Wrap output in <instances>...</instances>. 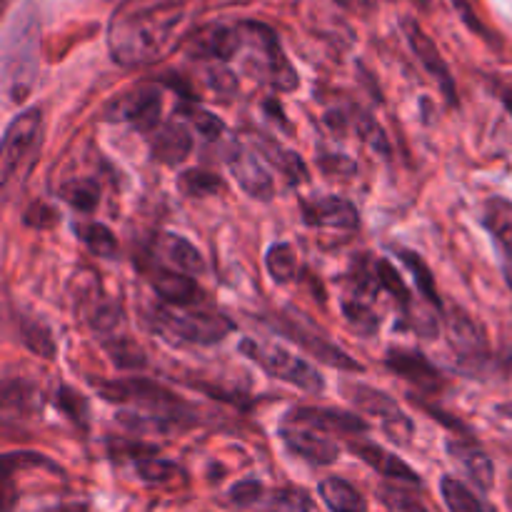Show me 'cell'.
I'll return each mask as SVG.
<instances>
[{
    "label": "cell",
    "mask_w": 512,
    "mask_h": 512,
    "mask_svg": "<svg viewBox=\"0 0 512 512\" xmlns=\"http://www.w3.org/2000/svg\"><path fill=\"white\" fill-rule=\"evenodd\" d=\"M185 15V8L175 0L118 10L108 28L110 55L120 65L155 63L180 38Z\"/></svg>",
    "instance_id": "cell-1"
},
{
    "label": "cell",
    "mask_w": 512,
    "mask_h": 512,
    "mask_svg": "<svg viewBox=\"0 0 512 512\" xmlns=\"http://www.w3.org/2000/svg\"><path fill=\"white\" fill-rule=\"evenodd\" d=\"M240 35H243L240 55H243L245 73L273 85L280 93H290V90L298 88V73L285 58L283 45H280L273 28L255 23V20H245V23H240Z\"/></svg>",
    "instance_id": "cell-2"
},
{
    "label": "cell",
    "mask_w": 512,
    "mask_h": 512,
    "mask_svg": "<svg viewBox=\"0 0 512 512\" xmlns=\"http://www.w3.org/2000/svg\"><path fill=\"white\" fill-rule=\"evenodd\" d=\"M240 353L245 358L253 360L255 365L265 370L270 378H278L283 383L295 385V388L305 390V393H323L325 380L323 375L315 370V365H310L305 358H295L285 348L278 345H263L255 343V340H243L240 343Z\"/></svg>",
    "instance_id": "cell-3"
},
{
    "label": "cell",
    "mask_w": 512,
    "mask_h": 512,
    "mask_svg": "<svg viewBox=\"0 0 512 512\" xmlns=\"http://www.w3.org/2000/svg\"><path fill=\"white\" fill-rule=\"evenodd\" d=\"M153 323L165 335H173V338L195 345H215L235 330V323L225 315L183 313V310L173 308H160Z\"/></svg>",
    "instance_id": "cell-4"
},
{
    "label": "cell",
    "mask_w": 512,
    "mask_h": 512,
    "mask_svg": "<svg viewBox=\"0 0 512 512\" xmlns=\"http://www.w3.org/2000/svg\"><path fill=\"white\" fill-rule=\"evenodd\" d=\"M35 50H38L35 20H18V35L8 40L3 63L5 90H8L10 100H20L28 95L35 78Z\"/></svg>",
    "instance_id": "cell-5"
},
{
    "label": "cell",
    "mask_w": 512,
    "mask_h": 512,
    "mask_svg": "<svg viewBox=\"0 0 512 512\" xmlns=\"http://www.w3.org/2000/svg\"><path fill=\"white\" fill-rule=\"evenodd\" d=\"M163 113V93L158 85H138L120 93L103 108V118L110 123H130L143 133H155L160 128Z\"/></svg>",
    "instance_id": "cell-6"
},
{
    "label": "cell",
    "mask_w": 512,
    "mask_h": 512,
    "mask_svg": "<svg viewBox=\"0 0 512 512\" xmlns=\"http://www.w3.org/2000/svg\"><path fill=\"white\" fill-rule=\"evenodd\" d=\"M93 385L110 403H135L158 410V413H183V403H180L178 395L150 378L93 380Z\"/></svg>",
    "instance_id": "cell-7"
},
{
    "label": "cell",
    "mask_w": 512,
    "mask_h": 512,
    "mask_svg": "<svg viewBox=\"0 0 512 512\" xmlns=\"http://www.w3.org/2000/svg\"><path fill=\"white\" fill-rule=\"evenodd\" d=\"M345 395H348L350 403L358 405L365 415L380 418L383 433L388 435L393 443H400V445L410 443L415 430L413 420L400 410V405L395 403L390 395L380 393V390L370 388V385H363V383H345Z\"/></svg>",
    "instance_id": "cell-8"
},
{
    "label": "cell",
    "mask_w": 512,
    "mask_h": 512,
    "mask_svg": "<svg viewBox=\"0 0 512 512\" xmlns=\"http://www.w3.org/2000/svg\"><path fill=\"white\" fill-rule=\"evenodd\" d=\"M43 130V113L38 108H25L5 125L3 155H0V178L10 183L15 170L30 158Z\"/></svg>",
    "instance_id": "cell-9"
},
{
    "label": "cell",
    "mask_w": 512,
    "mask_h": 512,
    "mask_svg": "<svg viewBox=\"0 0 512 512\" xmlns=\"http://www.w3.org/2000/svg\"><path fill=\"white\" fill-rule=\"evenodd\" d=\"M275 330L283 333L285 338L293 340L295 345L310 353L313 358H318L320 363L330 365V368H338V370H348V373H363V365L358 363L355 358H350L345 350H340L338 345L330 343L320 330H315L313 325L305 323L303 315L300 318H288V315H278L275 318Z\"/></svg>",
    "instance_id": "cell-10"
},
{
    "label": "cell",
    "mask_w": 512,
    "mask_h": 512,
    "mask_svg": "<svg viewBox=\"0 0 512 512\" xmlns=\"http://www.w3.org/2000/svg\"><path fill=\"white\" fill-rule=\"evenodd\" d=\"M300 215L310 228H335V230H358L360 213L350 200L340 195H315V198L300 200Z\"/></svg>",
    "instance_id": "cell-11"
},
{
    "label": "cell",
    "mask_w": 512,
    "mask_h": 512,
    "mask_svg": "<svg viewBox=\"0 0 512 512\" xmlns=\"http://www.w3.org/2000/svg\"><path fill=\"white\" fill-rule=\"evenodd\" d=\"M228 168L230 175L238 180L240 188L250 195L253 200H273L275 195V183H273V175L268 173L263 163H260L258 153L245 145H235L228 155Z\"/></svg>",
    "instance_id": "cell-12"
},
{
    "label": "cell",
    "mask_w": 512,
    "mask_h": 512,
    "mask_svg": "<svg viewBox=\"0 0 512 512\" xmlns=\"http://www.w3.org/2000/svg\"><path fill=\"white\" fill-rule=\"evenodd\" d=\"M403 30H405V35H408V43H410V48H413V53L418 55V60L423 63V68L428 70V73L435 78V83L443 88L448 103L450 105L458 103V93H455L453 73H450L448 63H445V58L440 55L438 45H435L433 40L428 38V33H425V30L420 28L415 20L405 18L403 20Z\"/></svg>",
    "instance_id": "cell-13"
},
{
    "label": "cell",
    "mask_w": 512,
    "mask_h": 512,
    "mask_svg": "<svg viewBox=\"0 0 512 512\" xmlns=\"http://www.w3.org/2000/svg\"><path fill=\"white\" fill-rule=\"evenodd\" d=\"M280 438L290 453L300 455L313 465H333L340 455V445L335 440L325 438L320 430L303 428V425L285 423L280 428Z\"/></svg>",
    "instance_id": "cell-14"
},
{
    "label": "cell",
    "mask_w": 512,
    "mask_h": 512,
    "mask_svg": "<svg viewBox=\"0 0 512 512\" xmlns=\"http://www.w3.org/2000/svg\"><path fill=\"white\" fill-rule=\"evenodd\" d=\"M480 223L493 238L503 263V275L512 288V203L505 198H488L480 210Z\"/></svg>",
    "instance_id": "cell-15"
},
{
    "label": "cell",
    "mask_w": 512,
    "mask_h": 512,
    "mask_svg": "<svg viewBox=\"0 0 512 512\" xmlns=\"http://www.w3.org/2000/svg\"><path fill=\"white\" fill-rule=\"evenodd\" d=\"M285 423L303 425V428L320 430V433H343V435H360L368 433L370 425L360 415L345 413L335 408H295L290 410Z\"/></svg>",
    "instance_id": "cell-16"
},
{
    "label": "cell",
    "mask_w": 512,
    "mask_h": 512,
    "mask_svg": "<svg viewBox=\"0 0 512 512\" xmlns=\"http://www.w3.org/2000/svg\"><path fill=\"white\" fill-rule=\"evenodd\" d=\"M385 365H388L393 373H398L400 378H405L408 383H413L420 393H438L440 390V373L423 353L408 348H390L385 355Z\"/></svg>",
    "instance_id": "cell-17"
},
{
    "label": "cell",
    "mask_w": 512,
    "mask_h": 512,
    "mask_svg": "<svg viewBox=\"0 0 512 512\" xmlns=\"http://www.w3.org/2000/svg\"><path fill=\"white\" fill-rule=\"evenodd\" d=\"M188 50L193 58H208L228 63V60L238 58L240 50H243L240 25H210V28L200 30V33L190 40Z\"/></svg>",
    "instance_id": "cell-18"
},
{
    "label": "cell",
    "mask_w": 512,
    "mask_h": 512,
    "mask_svg": "<svg viewBox=\"0 0 512 512\" xmlns=\"http://www.w3.org/2000/svg\"><path fill=\"white\" fill-rule=\"evenodd\" d=\"M150 285H153L155 295H158L163 303L173 305V308H188L195 305L203 295L200 285L190 278L188 273H180V270H168V268H153L150 270Z\"/></svg>",
    "instance_id": "cell-19"
},
{
    "label": "cell",
    "mask_w": 512,
    "mask_h": 512,
    "mask_svg": "<svg viewBox=\"0 0 512 512\" xmlns=\"http://www.w3.org/2000/svg\"><path fill=\"white\" fill-rule=\"evenodd\" d=\"M150 153L163 165H180L193 153V133L180 120H168L150 138Z\"/></svg>",
    "instance_id": "cell-20"
},
{
    "label": "cell",
    "mask_w": 512,
    "mask_h": 512,
    "mask_svg": "<svg viewBox=\"0 0 512 512\" xmlns=\"http://www.w3.org/2000/svg\"><path fill=\"white\" fill-rule=\"evenodd\" d=\"M350 450H353V453L358 455L365 465H370L375 473L383 475V478L403 480V483H410V485H420V475L415 473L408 463H403L398 455L388 453V450L380 448V445L368 443V440H360V443H350Z\"/></svg>",
    "instance_id": "cell-21"
},
{
    "label": "cell",
    "mask_w": 512,
    "mask_h": 512,
    "mask_svg": "<svg viewBox=\"0 0 512 512\" xmlns=\"http://www.w3.org/2000/svg\"><path fill=\"white\" fill-rule=\"evenodd\" d=\"M255 145H258L260 155H265V158H268L270 163H273L275 168H278L280 173L288 178L290 185L308 183L310 173H308V168H305L303 158H300L298 153H293V150H285L283 145L273 143V140H268L265 135L255 138Z\"/></svg>",
    "instance_id": "cell-22"
},
{
    "label": "cell",
    "mask_w": 512,
    "mask_h": 512,
    "mask_svg": "<svg viewBox=\"0 0 512 512\" xmlns=\"http://www.w3.org/2000/svg\"><path fill=\"white\" fill-rule=\"evenodd\" d=\"M318 493L323 498V503L328 505L330 512H365L368 503H365L363 495L348 483V480L340 478H325L320 480Z\"/></svg>",
    "instance_id": "cell-23"
},
{
    "label": "cell",
    "mask_w": 512,
    "mask_h": 512,
    "mask_svg": "<svg viewBox=\"0 0 512 512\" xmlns=\"http://www.w3.org/2000/svg\"><path fill=\"white\" fill-rule=\"evenodd\" d=\"M395 255H398L400 263H403L405 268L410 270V275L415 278V285H418L420 290V298H425V303H428L430 308L443 310V300H440L438 288H435V278L433 273H430L428 263H425L418 253H413V250L408 248H395Z\"/></svg>",
    "instance_id": "cell-24"
},
{
    "label": "cell",
    "mask_w": 512,
    "mask_h": 512,
    "mask_svg": "<svg viewBox=\"0 0 512 512\" xmlns=\"http://www.w3.org/2000/svg\"><path fill=\"white\" fill-rule=\"evenodd\" d=\"M165 258L175 265V270L188 275H200L205 270V260L200 250L195 248L190 240L180 238V235H165L163 240Z\"/></svg>",
    "instance_id": "cell-25"
},
{
    "label": "cell",
    "mask_w": 512,
    "mask_h": 512,
    "mask_svg": "<svg viewBox=\"0 0 512 512\" xmlns=\"http://www.w3.org/2000/svg\"><path fill=\"white\" fill-rule=\"evenodd\" d=\"M450 343L458 350L463 358L470 360H483L480 355L485 353V343L480 330L475 328L473 320H468L465 315H455L453 323H450Z\"/></svg>",
    "instance_id": "cell-26"
},
{
    "label": "cell",
    "mask_w": 512,
    "mask_h": 512,
    "mask_svg": "<svg viewBox=\"0 0 512 512\" xmlns=\"http://www.w3.org/2000/svg\"><path fill=\"white\" fill-rule=\"evenodd\" d=\"M450 453L458 455L463 460L465 470L468 475L473 478V483L478 485L480 490H490L495 483V468H493V460L483 453L480 448H468V445H460V448H453L450 445Z\"/></svg>",
    "instance_id": "cell-27"
},
{
    "label": "cell",
    "mask_w": 512,
    "mask_h": 512,
    "mask_svg": "<svg viewBox=\"0 0 512 512\" xmlns=\"http://www.w3.org/2000/svg\"><path fill=\"white\" fill-rule=\"evenodd\" d=\"M75 235L85 243V248L93 255L105 260H113L118 255V240H115L113 230L103 223H80L75 225Z\"/></svg>",
    "instance_id": "cell-28"
},
{
    "label": "cell",
    "mask_w": 512,
    "mask_h": 512,
    "mask_svg": "<svg viewBox=\"0 0 512 512\" xmlns=\"http://www.w3.org/2000/svg\"><path fill=\"white\" fill-rule=\"evenodd\" d=\"M265 268L275 283H293L298 278V253L290 243H275L265 253Z\"/></svg>",
    "instance_id": "cell-29"
},
{
    "label": "cell",
    "mask_w": 512,
    "mask_h": 512,
    "mask_svg": "<svg viewBox=\"0 0 512 512\" xmlns=\"http://www.w3.org/2000/svg\"><path fill=\"white\" fill-rule=\"evenodd\" d=\"M103 348L120 370H140L148 365L143 348L133 338H125V335L123 338H115V335H108L103 340Z\"/></svg>",
    "instance_id": "cell-30"
},
{
    "label": "cell",
    "mask_w": 512,
    "mask_h": 512,
    "mask_svg": "<svg viewBox=\"0 0 512 512\" xmlns=\"http://www.w3.org/2000/svg\"><path fill=\"white\" fill-rule=\"evenodd\" d=\"M373 275H375V280H378L380 290H383V293H388V295H393V298L398 300L400 308H403L405 313L413 308V298H410L408 285L403 283V278H400V273L393 268V263H390V260H385V258L375 260Z\"/></svg>",
    "instance_id": "cell-31"
},
{
    "label": "cell",
    "mask_w": 512,
    "mask_h": 512,
    "mask_svg": "<svg viewBox=\"0 0 512 512\" xmlns=\"http://www.w3.org/2000/svg\"><path fill=\"white\" fill-rule=\"evenodd\" d=\"M60 195L68 205H73L80 213H93L100 203V185L90 178L70 180L60 188Z\"/></svg>",
    "instance_id": "cell-32"
},
{
    "label": "cell",
    "mask_w": 512,
    "mask_h": 512,
    "mask_svg": "<svg viewBox=\"0 0 512 512\" xmlns=\"http://www.w3.org/2000/svg\"><path fill=\"white\" fill-rule=\"evenodd\" d=\"M18 333L20 340L28 350H33L35 355L45 360H53L55 358V340L50 335V330L45 328L43 323H35V320H20L18 318Z\"/></svg>",
    "instance_id": "cell-33"
},
{
    "label": "cell",
    "mask_w": 512,
    "mask_h": 512,
    "mask_svg": "<svg viewBox=\"0 0 512 512\" xmlns=\"http://www.w3.org/2000/svg\"><path fill=\"white\" fill-rule=\"evenodd\" d=\"M440 495H443L450 512H488L485 505L460 480L450 478V475L440 480Z\"/></svg>",
    "instance_id": "cell-34"
},
{
    "label": "cell",
    "mask_w": 512,
    "mask_h": 512,
    "mask_svg": "<svg viewBox=\"0 0 512 512\" xmlns=\"http://www.w3.org/2000/svg\"><path fill=\"white\" fill-rule=\"evenodd\" d=\"M178 188L183 190L190 198H205V195H215L218 190H223V180L215 173H208V170H185L180 173Z\"/></svg>",
    "instance_id": "cell-35"
},
{
    "label": "cell",
    "mask_w": 512,
    "mask_h": 512,
    "mask_svg": "<svg viewBox=\"0 0 512 512\" xmlns=\"http://www.w3.org/2000/svg\"><path fill=\"white\" fill-rule=\"evenodd\" d=\"M40 398H43V395H40L30 383H23V380H8L3 388L5 410H10L15 405L23 415L35 413L40 405Z\"/></svg>",
    "instance_id": "cell-36"
},
{
    "label": "cell",
    "mask_w": 512,
    "mask_h": 512,
    "mask_svg": "<svg viewBox=\"0 0 512 512\" xmlns=\"http://www.w3.org/2000/svg\"><path fill=\"white\" fill-rule=\"evenodd\" d=\"M135 475H138L143 483H170L173 478H178L180 468L173 463V460L165 458H140L135 460Z\"/></svg>",
    "instance_id": "cell-37"
},
{
    "label": "cell",
    "mask_w": 512,
    "mask_h": 512,
    "mask_svg": "<svg viewBox=\"0 0 512 512\" xmlns=\"http://www.w3.org/2000/svg\"><path fill=\"white\" fill-rule=\"evenodd\" d=\"M55 405H58L60 413L68 415L75 425L88 428V400H85L78 390L68 388V385H60L58 393H55Z\"/></svg>",
    "instance_id": "cell-38"
},
{
    "label": "cell",
    "mask_w": 512,
    "mask_h": 512,
    "mask_svg": "<svg viewBox=\"0 0 512 512\" xmlns=\"http://www.w3.org/2000/svg\"><path fill=\"white\" fill-rule=\"evenodd\" d=\"M350 123H355V130H358V135L365 140V143L370 145V148L375 150V153L385 155V158L393 153V150H390V143H388V135H385V130L380 128V125L375 123V118H370L368 113H358L355 118H350Z\"/></svg>",
    "instance_id": "cell-39"
},
{
    "label": "cell",
    "mask_w": 512,
    "mask_h": 512,
    "mask_svg": "<svg viewBox=\"0 0 512 512\" xmlns=\"http://www.w3.org/2000/svg\"><path fill=\"white\" fill-rule=\"evenodd\" d=\"M178 115L188 118L190 123H193V128L198 130V133L203 135L205 140H218L220 135L225 133L223 120H220L218 115L208 113V110H203V108H195V105H185V108L178 110Z\"/></svg>",
    "instance_id": "cell-40"
},
{
    "label": "cell",
    "mask_w": 512,
    "mask_h": 512,
    "mask_svg": "<svg viewBox=\"0 0 512 512\" xmlns=\"http://www.w3.org/2000/svg\"><path fill=\"white\" fill-rule=\"evenodd\" d=\"M268 508L270 512H313V500L303 490L283 488L270 495Z\"/></svg>",
    "instance_id": "cell-41"
},
{
    "label": "cell",
    "mask_w": 512,
    "mask_h": 512,
    "mask_svg": "<svg viewBox=\"0 0 512 512\" xmlns=\"http://www.w3.org/2000/svg\"><path fill=\"white\" fill-rule=\"evenodd\" d=\"M378 495L380 503L385 505L388 512H428L415 495H410L408 490L395 488V485H383V488L378 490Z\"/></svg>",
    "instance_id": "cell-42"
},
{
    "label": "cell",
    "mask_w": 512,
    "mask_h": 512,
    "mask_svg": "<svg viewBox=\"0 0 512 512\" xmlns=\"http://www.w3.org/2000/svg\"><path fill=\"white\" fill-rule=\"evenodd\" d=\"M205 85L215 95H220V98H228V95H235V90H238V78L228 68H223V65H213V68L205 70Z\"/></svg>",
    "instance_id": "cell-43"
},
{
    "label": "cell",
    "mask_w": 512,
    "mask_h": 512,
    "mask_svg": "<svg viewBox=\"0 0 512 512\" xmlns=\"http://www.w3.org/2000/svg\"><path fill=\"white\" fill-rule=\"evenodd\" d=\"M260 498H263V485H260L258 480H240V483H235L233 488H230V500H233L235 505H240V508H250V505L258 503Z\"/></svg>",
    "instance_id": "cell-44"
},
{
    "label": "cell",
    "mask_w": 512,
    "mask_h": 512,
    "mask_svg": "<svg viewBox=\"0 0 512 512\" xmlns=\"http://www.w3.org/2000/svg\"><path fill=\"white\" fill-rule=\"evenodd\" d=\"M58 223V213H55L53 208H50L48 203H33L28 210H25V225H30V228H53V225Z\"/></svg>",
    "instance_id": "cell-45"
},
{
    "label": "cell",
    "mask_w": 512,
    "mask_h": 512,
    "mask_svg": "<svg viewBox=\"0 0 512 512\" xmlns=\"http://www.w3.org/2000/svg\"><path fill=\"white\" fill-rule=\"evenodd\" d=\"M318 163L323 165V170L325 173H348V175H353L355 170V163L350 158H345V155H325V158H318Z\"/></svg>",
    "instance_id": "cell-46"
},
{
    "label": "cell",
    "mask_w": 512,
    "mask_h": 512,
    "mask_svg": "<svg viewBox=\"0 0 512 512\" xmlns=\"http://www.w3.org/2000/svg\"><path fill=\"white\" fill-rule=\"evenodd\" d=\"M338 5H343L345 10H353V13H370L375 8V0H335Z\"/></svg>",
    "instance_id": "cell-47"
},
{
    "label": "cell",
    "mask_w": 512,
    "mask_h": 512,
    "mask_svg": "<svg viewBox=\"0 0 512 512\" xmlns=\"http://www.w3.org/2000/svg\"><path fill=\"white\" fill-rule=\"evenodd\" d=\"M45 512H88V508L80 503H73V505H58V508H50Z\"/></svg>",
    "instance_id": "cell-48"
},
{
    "label": "cell",
    "mask_w": 512,
    "mask_h": 512,
    "mask_svg": "<svg viewBox=\"0 0 512 512\" xmlns=\"http://www.w3.org/2000/svg\"><path fill=\"white\" fill-rule=\"evenodd\" d=\"M498 415H503V418H512V403H503V405H498Z\"/></svg>",
    "instance_id": "cell-49"
},
{
    "label": "cell",
    "mask_w": 512,
    "mask_h": 512,
    "mask_svg": "<svg viewBox=\"0 0 512 512\" xmlns=\"http://www.w3.org/2000/svg\"><path fill=\"white\" fill-rule=\"evenodd\" d=\"M503 105L510 110V115H512V90H503Z\"/></svg>",
    "instance_id": "cell-50"
},
{
    "label": "cell",
    "mask_w": 512,
    "mask_h": 512,
    "mask_svg": "<svg viewBox=\"0 0 512 512\" xmlns=\"http://www.w3.org/2000/svg\"><path fill=\"white\" fill-rule=\"evenodd\" d=\"M415 3H418V5H423V8H428V5H430V0H415Z\"/></svg>",
    "instance_id": "cell-51"
}]
</instances>
